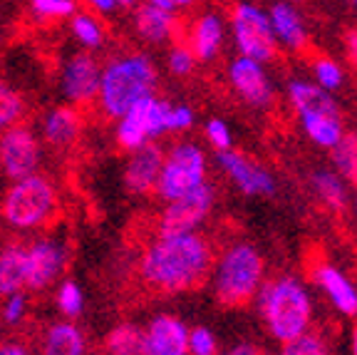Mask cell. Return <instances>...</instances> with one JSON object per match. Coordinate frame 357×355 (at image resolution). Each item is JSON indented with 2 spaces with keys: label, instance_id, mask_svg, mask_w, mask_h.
<instances>
[{
  "label": "cell",
  "instance_id": "6da1fadb",
  "mask_svg": "<svg viewBox=\"0 0 357 355\" xmlns=\"http://www.w3.org/2000/svg\"><path fill=\"white\" fill-rule=\"evenodd\" d=\"M213 263V246L204 233H156L142 256L139 273L142 281L159 294H184L211 278Z\"/></svg>",
  "mask_w": 357,
  "mask_h": 355
},
{
  "label": "cell",
  "instance_id": "7a4b0ae2",
  "mask_svg": "<svg viewBox=\"0 0 357 355\" xmlns=\"http://www.w3.org/2000/svg\"><path fill=\"white\" fill-rule=\"evenodd\" d=\"M256 308L268 335L280 345L312 331V316H315L312 294L307 283L296 273L266 278L256 296Z\"/></svg>",
  "mask_w": 357,
  "mask_h": 355
},
{
  "label": "cell",
  "instance_id": "3957f363",
  "mask_svg": "<svg viewBox=\"0 0 357 355\" xmlns=\"http://www.w3.org/2000/svg\"><path fill=\"white\" fill-rule=\"evenodd\" d=\"M266 283V261L263 254L248 241H234L218 254L211 273V291L226 308L256 300L258 291Z\"/></svg>",
  "mask_w": 357,
  "mask_h": 355
},
{
  "label": "cell",
  "instance_id": "277c9868",
  "mask_svg": "<svg viewBox=\"0 0 357 355\" xmlns=\"http://www.w3.org/2000/svg\"><path fill=\"white\" fill-rule=\"evenodd\" d=\"M156 67L149 55L132 52L102 67L100 105L107 117L119 119L124 112L132 110L137 102L154 94Z\"/></svg>",
  "mask_w": 357,
  "mask_h": 355
},
{
  "label": "cell",
  "instance_id": "5b68a950",
  "mask_svg": "<svg viewBox=\"0 0 357 355\" xmlns=\"http://www.w3.org/2000/svg\"><path fill=\"white\" fill-rule=\"evenodd\" d=\"M55 187L40 174L17 179L3 199V217L15 229H38L55 214Z\"/></svg>",
  "mask_w": 357,
  "mask_h": 355
},
{
  "label": "cell",
  "instance_id": "8992f818",
  "mask_svg": "<svg viewBox=\"0 0 357 355\" xmlns=\"http://www.w3.org/2000/svg\"><path fill=\"white\" fill-rule=\"evenodd\" d=\"M229 30L238 55L251 57L263 65L275 60L280 45L275 40L268 10L253 6V3H236L229 15Z\"/></svg>",
  "mask_w": 357,
  "mask_h": 355
},
{
  "label": "cell",
  "instance_id": "52a82bcc",
  "mask_svg": "<svg viewBox=\"0 0 357 355\" xmlns=\"http://www.w3.org/2000/svg\"><path fill=\"white\" fill-rule=\"evenodd\" d=\"M208 177V159L206 152L196 142H178L164 154L162 177L156 194L164 201H174L178 196L189 194L194 189L204 187Z\"/></svg>",
  "mask_w": 357,
  "mask_h": 355
},
{
  "label": "cell",
  "instance_id": "ba28073f",
  "mask_svg": "<svg viewBox=\"0 0 357 355\" xmlns=\"http://www.w3.org/2000/svg\"><path fill=\"white\" fill-rule=\"evenodd\" d=\"M172 102L149 94L142 102L124 112L117 122V142L122 150L137 152L151 139H159L162 134H169V115H172Z\"/></svg>",
  "mask_w": 357,
  "mask_h": 355
},
{
  "label": "cell",
  "instance_id": "9c48e42d",
  "mask_svg": "<svg viewBox=\"0 0 357 355\" xmlns=\"http://www.w3.org/2000/svg\"><path fill=\"white\" fill-rule=\"evenodd\" d=\"M213 204H216V189L211 184L194 189L189 194L178 196L174 201H167L162 217H159V226L156 233L162 236H172V233H194L199 231L206 219L211 217Z\"/></svg>",
  "mask_w": 357,
  "mask_h": 355
},
{
  "label": "cell",
  "instance_id": "30bf717a",
  "mask_svg": "<svg viewBox=\"0 0 357 355\" xmlns=\"http://www.w3.org/2000/svg\"><path fill=\"white\" fill-rule=\"evenodd\" d=\"M216 164L241 194L273 196L278 191L273 174L268 172L261 161H256L251 154H245V152L236 150V147L226 152H216Z\"/></svg>",
  "mask_w": 357,
  "mask_h": 355
},
{
  "label": "cell",
  "instance_id": "8fae6325",
  "mask_svg": "<svg viewBox=\"0 0 357 355\" xmlns=\"http://www.w3.org/2000/svg\"><path fill=\"white\" fill-rule=\"evenodd\" d=\"M229 82L234 87V92L241 100L253 110H268L273 107L275 100V87L271 82L266 65L251 57L236 55L229 62Z\"/></svg>",
  "mask_w": 357,
  "mask_h": 355
},
{
  "label": "cell",
  "instance_id": "7c38bea8",
  "mask_svg": "<svg viewBox=\"0 0 357 355\" xmlns=\"http://www.w3.org/2000/svg\"><path fill=\"white\" fill-rule=\"evenodd\" d=\"M40 142L28 127H15L6 129L0 137V167L10 179H25L38 174L40 167Z\"/></svg>",
  "mask_w": 357,
  "mask_h": 355
},
{
  "label": "cell",
  "instance_id": "4fadbf2b",
  "mask_svg": "<svg viewBox=\"0 0 357 355\" xmlns=\"http://www.w3.org/2000/svg\"><path fill=\"white\" fill-rule=\"evenodd\" d=\"M191 328L174 313H159L144 328L142 355H189Z\"/></svg>",
  "mask_w": 357,
  "mask_h": 355
},
{
  "label": "cell",
  "instance_id": "5bb4252c",
  "mask_svg": "<svg viewBox=\"0 0 357 355\" xmlns=\"http://www.w3.org/2000/svg\"><path fill=\"white\" fill-rule=\"evenodd\" d=\"M60 87L70 105H89L95 97H100L102 70L95 62V57L87 52L70 57V62L62 70Z\"/></svg>",
  "mask_w": 357,
  "mask_h": 355
},
{
  "label": "cell",
  "instance_id": "9a60e30c",
  "mask_svg": "<svg viewBox=\"0 0 357 355\" xmlns=\"http://www.w3.org/2000/svg\"><path fill=\"white\" fill-rule=\"evenodd\" d=\"M164 167V152L159 145L149 142L142 150L129 152L127 167H124V187L137 196L154 194L159 187Z\"/></svg>",
  "mask_w": 357,
  "mask_h": 355
},
{
  "label": "cell",
  "instance_id": "2e32d148",
  "mask_svg": "<svg viewBox=\"0 0 357 355\" xmlns=\"http://www.w3.org/2000/svg\"><path fill=\"white\" fill-rule=\"evenodd\" d=\"M67 261V251L52 239H38L28 246V289L43 291L60 278Z\"/></svg>",
  "mask_w": 357,
  "mask_h": 355
},
{
  "label": "cell",
  "instance_id": "e0dca14e",
  "mask_svg": "<svg viewBox=\"0 0 357 355\" xmlns=\"http://www.w3.org/2000/svg\"><path fill=\"white\" fill-rule=\"evenodd\" d=\"M312 281L325 294L335 311L347 318L357 316V286L345 271H340L333 263H318L312 268Z\"/></svg>",
  "mask_w": 357,
  "mask_h": 355
},
{
  "label": "cell",
  "instance_id": "ac0fdd59",
  "mask_svg": "<svg viewBox=\"0 0 357 355\" xmlns=\"http://www.w3.org/2000/svg\"><path fill=\"white\" fill-rule=\"evenodd\" d=\"M268 15H271V25H273L275 40L283 50L288 52H303L310 43V35H307V25L303 13L298 10L293 3L288 0H278L268 8Z\"/></svg>",
  "mask_w": 357,
  "mask_h": 355
},
{
  "label": "cell",
  "instance_id": "d6986e66",
  "mask_svg": "<svg viewBox=\"0 0 357 355\" xmlns=\"http://www.w3.org/2000/svg\"><path fill=\"white\" fill-rule=\"evenodd\" d=\"M223 43H226V17L221 13L208 10L194 17L189 30V48L199 57V62L216 60L218 52L223 50Z\"/></svg>",
  "mask_w": 357,
  "mask_h": 355
},
{
  "label": "cell",
  "instance_id": "ffe728a7",
  "mask_svg": "<svg viewBox=\"0 0 357 355\" xmlns=\"http://www.w3.org/2000/svg\"><path fill=\"white\" fill-rule=\"evenodd\" d=\"M134 25H137L139 38H144L146 43H151V45L169 43L178 30L176 13L167 10V8L151 6V3H142V6L137 8Z\"/></svg>",
  "mask_w": 357,
  "mask_h": 355
},
{
  "label": "cell",
  "instance_id": "44dd1931",
  "mask_svg": "<svg viewBox=\"0 0 357 355\" xmlns=\"http://www.w3.org/2000/svg\"><path fill=\"white\" fill-rule=\"evenodd\" d=\"M288 102L296 112V117L307 115V112H340L335 94L312 82V78H293L288 82Z\"/></svg>",
  "mask_w": 357,
  "mask_h": 355
},
{
  "label": "cell",
  "instance_id": "7402d4cb",
  "mask_svg": "<svg viewBox=\"0 0 357 355\" xmlns=\"http://www.w3.org/2000/svg\"><path fill=\"white\" fill-rule=\"evenodd\" d=\"M298 122H301L305 137L320 150L333 152L345 137V124H342L340 112H307V115L298 117Z\"/></svg>",
  "mask_w": 357,
  "mask_h": 355
},
{
  "label": "cell",
  "instance_id": "603a6c76",
  "mask_svg": "<svg viewBox=\"0 0 357 355\" xmlns=\"http://www.w3.org/2000/svg\"><path fill=\"white\" fill-rule=\"evenodd\" d=\"M28 289V249L10 244L0 251V296L20 294Z\"/></svg>",
  "mask_w": 357,
  "mask_h": 355
},
{
  "label": "cell",
  "instance_id": "cb8c5ba5",
  "mask_svg": "<svg viewBox=\"0 0 357 355\" xmlns=\"http://www.w3.org/2000/svg\"><path fill=\"white\" fill-rule=\"evenodd\" d=\"M310 187L320 199V204L328 206L330 211H342L350 201L345 177L335 169H315L310 174Z\"/></svg>",
  "mask_w": 357,
  "mask_h": 355
},
{
  "label": "cell",
  "instance_id": "d4e9b609",
  "mask_svg": "<svg viewBox=\"0 0 357 355\" xmlns=\"http://www.w3.org/2000/svg\"><path fill=\"white\" fill-rule=\"evenodd\" d=\"M79 127H82V117L75 107H55L50 115L45 117L43 134L50 145L65 147L77 139Z\"/></svg>",
  "mask_w": 357,
  "mask_h": 355
},
{
  "label": "cell",
  "instance_id": "484cf974",
  "mask_svg": "<svg viewBox=\"0 0 357 355\" xmlns=\"http://www.w3.org/2000/svg\"><path fill=\"white\" fill-rule=\"evenodd\" d=\"M43 355H84V333L73 323H55L45 335Z\"/></svg>",
  "mask_w": 357,
  "mask_h": 355
},
{
  "label": "cell",
  "instance_id": "4316f807",
  "mask_svg": "<svg viewBox=\"0 0 357 355\" xmlns=\"http://www.w3.org/2000/svg\"><path fill=\"white\" fill-rule=\"evenodd\" d=\"M142 340H144L142 328L132 326V323H122L107 333L105 348L109 355H142Z\"/></svg>",
  "mask_w": 357,
  "mask_h": 355
},
{
  "label": "cell",
  "instance_id": "83f0119b",
  "mask_svg": "<svg viewBox=\"0 0 357 355\" xmlns=\"http://www.w3.org/2000/svg\"><path fill=\"white\" fill-rule=\"evenodd\" d=\"M310 73H312V82L320 85V87L333 94L345 85V70H342V65L328 55L315 57L310 62Z\"/></svg>",
  "mask_w": 357,
  "mask_h": 355
},
{
  "label": "cell",
  "instance_id": "f1b7e54d",
  "mask_svg": "<svg viewBox=\"0 0 357 355\" xmlns=\"http://www.w3.org/2000/svg\"><path fill=\"white\" fill-rule=\"evenodd\" d=\"M330 154H333L335 172H340L342 177L350 179L357 187V134L345 132V137L340 139V145L335 147Z\"/></svg>",
  "mask_w": 357,
  "mask_h": 355
},
{
  "label": "cell",
  "instance_id": "f546056e",
  "mask_svg": "<svg viewBox=\"0 0 357 355\" xmlns=\"http://www.w3.org/2000/svg\"><path fill=\"white\" fill-rule=\"evenodd\" d=\"M70 25H73V35L77 38L79 45H84L89 50L102 48V43H105V30H102V25L92 15H87V13H75Z\"/></svg>",
  "mask_w": 357,
  "mask_h": 355
},
{
  "label": "cell",
  "instance_id": "4dcf8cb0",
  "mask_svg": "<svg viewBox=\"0 0 357 355\" xmlns=\"http://www.w3.org/2000/svg\"><path fill=\"white\" fill-rule=\"evenodd\" d=\"M278 355H330V345L323 333H318V331H307V333H303L301 338L288 340V343L280 345Z\"/></svg>",
  "mask_w": 357,
  "mask_h": 355
},
{
  "label": "cell",
  "instance_id": "1f68e13d",
  "mask_svg": "<svg viewBox=\"0 0 357 355\" xmlns=\"http://www.w3.org/2000/svg\"><path fill=\"white\" fill-rule=\"evenodd\" d=\"M22 115V97L0 80V132L15 127Z\"/></svg>",
  "mask_w": 357,
  "mask_h": 355
},
{
  "label": "cell",
  "instance_id": "d6a6232c",
  "mask_svg": "<svg viewBox=\"0 0 357 355\" xmlns=\"http://www.w3.org/2000/svg\"><path fill=\"white\" fill-rule=\"evenodd\" d=\"M57 305H60V311L65 316L75 318L82 313L84 308V294L79 289L77 281H62L60 289H57Z\"/></svg>",
  "mask_w": 357,
  "mask_h": 355
},
{
  "label": "cell",
  "instance_id": "836d02e7",
  "mask_svg": "<svg viewBox=\"0 0 357 355\" xmlns=\"http://www.w3.org/2000/svg\"><path fill=\"white\" fill-rule=\"evenodd\" d=\"M196 62H199V57L194 55V50H191L189 45H174L167 57L169 73L176 75V78H189L194 73Z\"/></svg>",
  "mask_w": 357,
  "mask_h": 355
},
{
  "label": "cell",
  "instance_id": "e575fe53",
  "mask_svg": "<svg viewBox=\"0 0 357 355\" xmlns=\"http://www.w3.org/2000/svg\"><path fill=\"white\" fill-rule=\"evenodd\" d=\"M189 355H221L218 338L211 328L196 326L189 333Z\"/></svg>",
  "mask_w": 357,
  "mask_h": 355
},
{
  "label": "cell",
  "instance_id": "d590c367",
  "mask_svg": "<svg viewBox=\"0 0 357 355\" xmlns=\"http://www.w3.org/2000/svg\"><path fill=\"white\" fill-rule=\"evenodd\" d=\"M204 134H206V142L216 152L234 150V132H231V127L221 117H211L206 122V127H204Z\"/></svg>",
  "mask_w": 357,
  "mask_h": 355
},
{
  "label": "cell",
  "instance_id": "8d00e7d4",
  "mask_svg": "<svg viewBox=\"0 0 357 355\" xmlns=\"http://www.w3.org/2000/svg\"><path fill=\"white\" fill-rule=\"evenodd\" d=\"M30 6L43 17H73L75 0H30Z\"/></svg>",
  "mask_w": 357,
  "mask_h": 355
},
{
  "label": "cell",
  "instance_id": "74e56055",
  "mask_svg": "<svg viewBox=\"0 0 357 355\" xmlns=\"http://www.w3.org/2000/svg\"><path fill=\"white\" fill-rule=\"evenodd\" d=\"M25 313H28V296L22 294H13L6 298V305H3V321L10 323V326H15V323H20L22 318H25Z\"/></svg>",
  "mask_w": 357,
  "mask_h": 355
},
{
  "label": "cell",
  "instance_id": "f35d334b",
  "mask_svg": "<svg viewBox=\"0 0 357 355\" xmlns=\"http://www.w3.org/2000/svg\"><path fill=\"white\" fill-rule=\"evenodd\" d=\"M196 122V115L189 105H174L169 115V132H186Z\"/></svg>",
  "mask_w": 357,
  "mask_h": 355
},
{
  "label": "cell",
  "instance_id": "ab89813d",
  "mask_svg": "<svg viewBox=\"0 0 357 355\" xmlns=\"http://www.w3.org/2000/svg\"><path fill=\"white\" fill-rule=\"evenodd\" d=\"M342 45H345V55L352 65H357V30L350 28L345 35H342Z\"/></svg>",
  "mask_w": 357,
  "mask_h": 355
},
{
  "label": "cell",
  "instance_id": "60d3db41",
  "mask_svg": "<svg viewBox=\"0 0 357 355\" xmlns=\"http://www.w3.org/2000/svg\"><path fill=\"white\" fill-rule=\"evenodd\" d=\"M221 355H263V350L258 348V345H253V343H238V345H234V348H229L226 353H221Z\"/></svg>",
  "mask_w": 357,
  "mask_h": 355
},
{
  "label": "cell",
  "instance_id": "b9f144b4",
  "mask_svg": "<svg viewBox=\"0 0 357 355\" xmlns=\"http://www.w3.org/2000/svg\"><path fill=\"white\" fill-rule=\"evenodd\" d=\"M87 3L95 8V10H102V13H109L117 8V0H87Z\"/></svg>",
  "mask_w": 357,
  "mask_h": 355
},
{
  "label": "cell",
  "instance_id": "7bdbcfd3",
  "mask_svg": "<svg viewBox=\"0 0 357 355\" xmlns=\"http://www.w3.org/2000/svg\"><path fill=\"white\" fill-rule=\"evenodd\" d=\"M0 355H28V350L17 343H8V345H0Z\"/></svg>",
  "mask_w": 357,
  "mask_h": 355
},
{
  "label": "cell",
  "instance_id": "ee69618b",
  "mask_svg": "<svg viewBox=\"0 0 357 355\" xmlns=\"http://www.w3.org/2000/svg\"><path fill=\"white\" fill-rule=\"evenodd\" d=\"M151 6H159V8H167V10H176V3L174 0H146Z\"/></svg>",
  "mask_w": 357,
  "mask_h": 355
},
{
  "label": "cell",
  "instance_id": "f6af8a7d",
  "mask_svg": "<svg viewBox=\"0 0 357 355\" xmlns=\"http://www.w3.org/2000/svg\"><path fill=\"white\" fill-rule=\"evenodd\" d=\"M350 350H352V355H357V323H355V328H352V333H350Z\"/></svg>",
  "mask_w": 357,
  "mask_h": 355
},
{
  "label": "cell",
  "instance_id": "bcb514c9",
  "mask_svg": "<svg viewBox=\"0 0 357 355\" xmlns=\"http://www.w3.org/2000/svg\"><path fill=\"white\" fill-rule=\"evenodd\" d=\"M176 3V8H189V6H194L196 0H174Z\"/></svg>",
  "mask_w": 357,
  "mask_h": 355
},
{
  "label": "cell",
  "instance_id": "7dc6e473",
  "mask_svg": "<svg viewBox=\"0 0 357 355\" xmlns=\"http://www.w3.org/2000/svg\"><path fill=\"white\" fill-rule=\"evenodd\" d=\"M117 6H124V8H127V6H134V0H117Z\"/></svg>",
  "mask_w": 357,
  "mask_h": 355
},
{
  "label": "cell",
  "instance_id": "c3c4849f",
  "mask_svg": "<svg viewBox=\"0 0 357 355\" xmlns=\"http://www.w3.org/2000/svg\"><path fill=\"white\" fill-rule=\"evenodd\" d=\"M288 3H293V6H298V3H303V0H288Z\"/></svg>",
  "mask_w": 357,
  "mask_h": 355
},
{
  "label": "cell",
  "instance_id": "681fc988",
  "mask_svg": "<svg viewBox=\"0 0 357 355\" xmlns=\"http://www.w3.org/2000/svg\"><path fill=\"white\" fill-rule=\"evenodd\" d=\"M355 206H357V189H355Z\"/></svg>",
  "mask_w": 357,
  "mask_h": 355
},
{
  "label": "cell",
  "instance_id": "f907efd6",
  "mask_svg": "<svg viewBox=\"0 0 357 355\" xmlns=\"http://www.w3.org/2000/svg\"><path fill=\"white\" fill-rule=\"evenodd\" d=\"M350 3H355V6H357V0H350Z\"/></svg>",
  "mask_w": 357,
  "mask_h": 355
}]
</instances>
